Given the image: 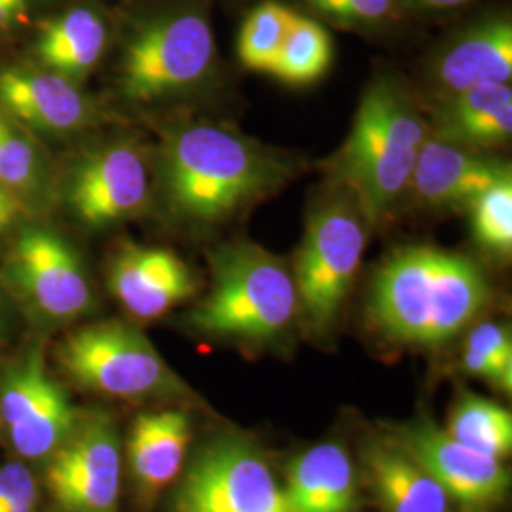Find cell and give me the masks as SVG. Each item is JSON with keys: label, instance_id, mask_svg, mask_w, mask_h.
<instances>
[{"label": "cell", "instance_id": "cell-20", "mask_svg": "<svg viewBox=\"0 0 512 512\" xmlns=\"http://www.w3.org/2000/svg\"><path fill=\"white\" fill-rule=\"evenodd\" d=\"M283 497L289 512H351L357 501L355 469L340 444H317L294 459Z\"/></svg>", "mask_w": 512, "mask_h": 512}, {"label": "cell", "instance_id": "cell-22", "mask_svg": "<svg viewBox=\"0 0 512 512\" xmlns=\"http://www.w3.org/2000/svg\"><path fill=\"white\" fill-rule=\"evenodd\" d=\"M109 29L93 8L78 6L42 25L35 42L38 61L71 82L92 73L105 54Z\"/></svg>", "mask_w": 512, "mask_h": 512}, {"label": "cell", "instance_id": "cell-7", "mask_svg": "<svg viewBox=\"0 0 512 512\" xmlns=\"http://www.w3.org/2000/svg\"><path fill=\"white\" fill-rule=\"evenodd\" d=\"M55 361L74 384L116 399L173 393L175 374L147 336L122 321H101L67 334Z\"/></svg>", "mask_w": 512, "mask_h": 512}, {"label": "cell", "instance_id": "cell-28", "mask_svg": "<svg viewBox=\"0 0 512 512\" xmlns=\"http://www.w3.org/2000/svg\"><path fill=\"white\" fill-rule=\"evenodd\" d=\"M0 184L18 200L40 188V158L29 135L14 120L0 114Z\"/></svg>", "mask_w": 512, "mask_h": 512}, {"label": "cell", "instance_id": "cell-4", "mask_svg": "<svg viewBox=\"0 0 512 512\" xmlns=\"http://www.w3.org/2000/svg\"><path fill=\"white\" fill-rule=\"evenodd\" d=\"M298 313L293 272L251 241L228 243L211 255V289L190 311L188 325L207 336L270 342Z\"/></svg>", "mask_w": 512, "mask_h": 512}, {"label": "cell", "instance_id": "cell-11", "mask_svg": "<svg viewBox=\"0 0 512 512\" xmlns=\"http://www.w3.org/2000/svg\"><path fill=\"white\" fill-rule=\"evenodd\" d=\"M150 192L147 156L129 141L107 143L82 154L65 181L69 211L92 230L141 215Z\"/></svg>", "mask_w": 512, "mask_h": 512}, {"label": "cell", "instance_id": "cell-25", "mask_svg": "<svg viewBox=\"0 0 512 512\" xmlns=\"http://www.w3.org/2000/svg\"><path fill=\"white\" fill-rule=\"evenodd\" d=\"M296 12L289 6L266 0L243 19L238 35L241 65L255 73H272L275 59L291 33Z\"/></svg>", "mask_w": 512, "mask_h": 512}, {"label": "cell", "instance_id": "cell-3", "mask_svg": "<svg viewBox=\"0 0 512 512\" xmlns=\"http://www.w3.org/2000/svg\"><path fill=\"white\" fill-rule=\"evenodd\" d=\"M427 135L429 124L403 84L385 74L372 80L346 143L325 164L368 226L380 224L404 198Z\"/></svg>", "mask_w": 512, "mask_h": 512}, {"label": "cell", "instance_id": "cell-1", "mask_svg": "<svg viewBox=\"0 0 512 512\" xmlns=\"http://www.w3.org/2000/svg\"><path fill=\"white\" fill-rule=\"evenodd\" d=\"M296 160L219 122L171 129L158 160L165 211L179 224L207 230L236 219L296 175Z\"/></svg>", "mask_w": 512, "mask_h": 512}, {"label": "cell", "instance_id": "cell-31", "mask_svg": "<svg viewBox=\"0 0 512 512\" xmlns=\"http://www.w3.org/2000/svg\"><path fill=\"white\" fill-rule=\"evenodd\" d=\"M406 2L423 12H448V10L461 8L465 4H471L475 0H406Z\"/></svg>", "mask_w": 512, "mask_h": 512}, {"label": "cell", "instance_id": "cell-23", "mask_svg": "<svg viewBox=\"0 0 512 512\" xmlns=\"http://www.w3.org/2000/svg\"><path fill=\"white\" fill-rule=\"evenodd\" d=\"M448 435L490 458L512 450V414L505 406L478 395H465L448 421Z\"/></svg>", "mask_w": 512, "mask_h": 512}, {"label": "cell", "instance_id": "cell-32", "mask_svg": "<svg viewBox=\"0 0 512 512\" xmlns=\"http://www.w3.org/2000/svg\"><path fill=\"white\" fill-rule=\"evenodd\" d=\"M27 4L29 0H0V29L16 21L25 12Z\"/></svg>", "mask_w": 512, "mask_h": 512}, {"label": "cell", "instance_id": "cell-8", "mask_svg": "<svg viewBox=\"0 0 512 512\" xmlns=\"http://www.w3.org/2000/svg\"><path fill=\"white\" fill-rule=\"evenodd\" d=\"M175 512H289L283 488L247 440H213L190 463Z\"/></svg>", "mask_w": 512, "mask_h": 512}, {"label": "cell", "instance_id": "cell-6", "mask_svg": "<svg viewBox=\"0 0 512 512\" xmlns=\"http://www.w3.org/2000/svg\"><path fill=\"white\" fill-rule=\"evenodd\" d=\"M366 239L368 222L348 192L340 190L311 211L293 274L298 313L311 330L323 334L338 319L361 268Z\"/></svg>", "mask_w": 512, "mask_h": 512}, {"label": "cell", "instance_id": "cell-30", "mask_svg": "<svg viewBox=\"0 0 512 512\" xmlns=\"http://www.w3.org/2000/svg\"><path fill=\"white\" fill-rule=\"evenodd\" d=\"M35 475L19 461L0 467V512H37Z\"/></svg>", "mask_w": 512, "mask_h": 512}, {"label": "cell", "instance_id": "cell-2", "mask_svg": "<svg viewBox=\"0 0 512 512\" xmlns=\"http://www.w3.org/2000/svg\"><path fill=\"white\" fill-rule=\"evenodd\" d=\"M475 260L431 245L395 249L376 270L370 315L385 336L416 348L454 340L490 302Z\"/></svg>", "mask_w": 512, "mask_h": 512}, {"label": "cell", "instance_id": "cell-33", "mask_svg": "<svg viewBox=\"0 0 512 512\" xmlns=\"http://www.w3.org/2000/svg\"><path fill=\"white\" fill-rule=\"evenodd\" d=\"M19 200L10 192V190H6L4 186H0V211L2 213H19Z\"/></svg>", "mask_w": 512, "mask_h": 512}, {"label": "cell", "instance_id": "cell-10", "mask_svg": "<svg viewBox=\"0 0 512 512\" xmlns=\"http://www.w3.org/2000/svg\"><path fill=\"white\" fill-rule=\"evenodd\" d=\"M122 454L109 414H80L48 458L46 486L61 512H118Z\"/></svg>", "mask_w": 512, "mask_h": 512}, {"label": "cell", "instance_id": "cell-18", "mask_svg": "<svg viewBox=\"0 0 512 512\" xmlns=\"http://www.w3.org/2000/svg\"><path fill=\"white\" fill-rule=\"evenodd\" d=\"M429 131L478 150L505 145L512 135L511 86L484 84L439 99Z\"/></svg>", "mask_w": 512, "mask_h": 512}, {"label": "cell", "instance_id": "cell-26", "mask_svg": "<svg viewBox=\"0 0 512 512\" xmlns=\"http://www.w3.org/2000/svg\"><path fill=\"white\" fill-rule=\"evenodd\" d=\"M463 366L469 374L482 378L497 389L512 391V338L505 325L486 321L467 334Z\"/></svg>", "mask_w": 512, "mask_h": 512}, {"label": "cell", "instance_id": "cell-17", "mask_svg": "<svg viewBox=\"0 0 512 512\" xmlns=\"http://www.w3.org/2000/svg\"><path fill=\"white\" fill-rule=\"evenodd\" d=\"M0 109L21 126L52 135L76 133L95 116L92 103L71 80L23 69L0 71Z\"/></svg>", "mask_w": 512, "mask_h": 512}, {"label": "cell", "instance_id": "cell-27", "mask_svg": "<svg viewBox=\"0 0 512 512\" xmlns=\"http://www.w3.org/2000/svg\"><path fill=\"white\" fill-rule=\"evenodd\" d=\"M475 241L490 255H511L512 177L507 175L469 205Z\"/></svg>", "mask_w": 512, "mask_h": 512}, {"label": "cell", "instance_id": "cell-29", "mask_svg": "<svg viewBox=\"0 0 512 512\" xmlns=\"http://www.w3.org/2000/svg\"><path fill=\"white\" fill-rule=\"evenodd\" d=\"M313 14L349 29H374L397 18L401 0H304Z\"/></svg>", "mask_w": 512, "mask_h": 512}, {"label": "cell", "instance_id": "cell-14", "mask_svg": "<svg viewBox=\"0 0 512 512\" xmlns=\"http://www.w3.org/2000/svg\"><path fill=\"white\" fill-rule=\"evenodd\" d=\"M507 175L511 165L429 131L404 196L427 211H467L480 194Z\"/></svg>", "mask_w": 512, "mask_h": 512}, {"label": "cell", "instance_id": "cell-21", "mask_svg": "<svg viewBox=\"0 0 512 512\" xmlns=\"http://www.w3.org/2000/svg\"><path fill=\"white\" fill-rule=\"evenodd\" d=\"M368 482L385 512H448L450 495L395 442H370L363 452Z\"/></svg>", "mask_w": 512, "mask_h": 512}, {"label": "cell", "instance_id": "cell-19", "mask_svg": "<svg viewBox=\"0 0 512 512\" xmlns=\"http://www.w3.org/2000/svg\"><path fill=\"white\" fill-rule=\"evenodd\" d=\"M188 442L190 420L181 410L135 418L128 440L129 471L143 499H154L179 476Z\"/></svg>", "mask_w": 512, "mask_h": 512}, {"label": "cell", "instance_id": "cell-15", "mask_svg": "<svg viewBox=\"0 0 512 512\" xmlns=\"http://www.w3.org/2000/svg\"><path fill=\"white\" fill-rule=\"evenodd\" d=\"M109 289L133 317L150 321L190 300L198 279L169 249L124 243L110 260Z\"/></svg>", "mask_w": 512, "mask_h": 512}, {"label": "cell", "instance_id": "cell-24", "mask_svg": "<svg viewBox=\"0 0 512 512\" xmlns=\"http://www.w3.org/2000/svg\"><path fill=\"white\" fill-rule=\"evenodd\" d=\"M332 52L329 31L315 19L296 14L270 74L289 86H310L329 71Z\"/></svg>", "mask_w": 512, "mask_h": 512}, {"label": "cell", "instance_id": "cell-36", "mask_svg": "<svg viewBox=\"0 0 512 512\" xmlns=\"http://www.w3.org/2000/svg\"><path fill=\"white\" fill-rule=\"evenodd\" d=\"M0 186H2V184H0Z\"/></svg>", "mask_w": 512, "mask_h": 512}, {"label": "cell", "instance_id": "cell-13", "mask_svg": "<svg viewBox=\"0 0 512 512\" xmlns=\"http://www.w3.org/2000/svg\"><path fill=\"white\" fill-rule=\"evenodd\" d=\"M395 444L416 459L450 499L463 505H492L501 501L511 486V475L501 459L461 444L431 421H414L399 429Z\"/></svg>", "mask_w": 512, "mask_h": 512}, {"label": "cell", "instance_id": "cell-34", "mask_svg": "<svg viewBox=\"0 0 512 512\" xmlns=\"http://www.w3.org/2000/svg\"><path fill=\"white\" fill-rule=\"evenodd\" d=\"M16 219V213H2L0 211V236L10 228V224Z\"/></svg>", "mask_w": 512, "mask_h": 512}, {"label": "cell", "instance_id": "cell-9", "mask_svg": "<svg viewBox=\"0 0 512 512\" xmlns=\"http://www.w3.org/2000/svg\"><path fill=\"white\" fill-rule=\"evenodd\" d=\"M4 277L46 321L71 323L92 308V287L80 256L48 228L29 226L19 232L6 256Z\"/></svg>", "mask_w": 512, "mask_h": 512}, {"label": "cell", "instance_id": "cell-16", "mask_svg": "<svg viewBox=\"0 0 512 512\" xmlns=\"http://www.w3.org/2000/svg\"><path fill=\"white\" fill-rule=\"evenodd\" d=\"M431 84L439 99L512 78V21L507 14L476 19L448 38L431 63Z\"/></svg>", "mask_w": 512, "mask_h": 512}, {"label": "cell", "instance_id": "cell-35", "mask_svg": "<svg viewBox=\"0 0 512 512\" xmlns=\"http://www.w3.org/2000/svg\"><path fill=\"white\" fill-rule=\"evenodd\" d=\"M6 329V302L4 296L0 293V332Z\"/></svg>", "mask_w": 512, "mask_h": 512}, {"label": "cell", "instance_id": "cell-5", "mask_svg": "<svg viewBox=\"0 0 512 512\" xmlns=\"http://www.w3.org/2000/svg\"><path fill=\"white\" fill-rule=\"evenodd\" d=\"M217 44L198 6L143 21L122 50L118 88L131 103H158L202 88L215 73Z\"/></svg>", "mask_w": 512, "mask_h": 512}, {"label": "cell", "instance_id": "cell-12", "mask_svg": "<svg viewBox=\"0 0 512 512\" xmlns=\"http://www.w3.org/2000/svg\"><path fill=\"white\" fill-rule=\"evenodd\" d=\"M78 418L67 393L48 376L40 351H31L2 380L0 420L21 458H50Z\"/></svg>", "mask_w": 512, "mask_h": 512}]
</instances>
